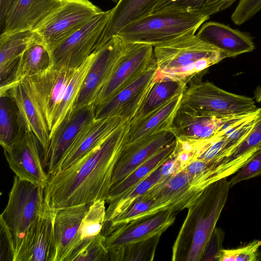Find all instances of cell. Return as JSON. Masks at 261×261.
I'll return each mask as SVG.
<instances>
[{
  "instance_id": "cell-1",
  "label": "cell",
  "mask_w": 261,
  "mask_h": 261,
  "mask_svg": "<svg viewBox=\"0 0 261 261\" xmlns=\"http://www.w3.org/2000/svg\"><path fill=\"white\" fill-rule=\"evenodd\" d=\"M130 122L129 119L124 120L97 149L49 176L44 188L45 202L58 210L106 201L114 170L128 144Z\"/></svg>"
},
{
  "instance_id": "cell-2",
  "label": "cell",
  "mask_w": 261,
  "mask_h": 261,
  "mask_svg": "<svg viewBox=\"0 0 261 261\" xmlns=\"http://www.w3.org/2000/svg\"><path fill=\"white\" fill-rule=\"evenodd\" d=\"M230 185L223 178L207 187L187 208L172 246V261H200L216 229Z\"/></svg>"
},
{
  "instance_id": "cell-3",
  "label": "cell",
  "mask_w": 261,
  "mask_h": 261,
  "mask_svg": "<svg viewBox=\"0 0 261 261\" xmlns=\"http://www.w3.org/2000/svg\"><path fill=\"white\" fill-rule=\"evenodd\" d=\"M156 78L168 77L188 83L191 79L226 58L195 33H189L153 47Z\"/></svg>"
},
{
  "instance_id": "cell-4",
  "label": "cell",
  "mask_w": 261,
  "mask_h": 261,
  "mask_svg": "<svg viewBox=\"0 0 261 261\" xmlns=\"http://www.w3.org/2000/svg\"><path fill=\"white\" fill-rule=\"evenodd\" d=\"M208 19L188 10L161 11L129 22L117 35L126 43H146L154 47L182 35L195 33Z\"/></svg>"
},
{
  "instance_id": "cell-5",
  "label": "cell",
  "mask_w": 261,
  "mask_h": 261,
  "mask_svg": "<svg viewBox=\"0 0 261 261\" xmlns=\"http://www.w3.org/2000/svg\"><path fill=\"white\" fill-rule=\"evenodd\" d=\"M103 11L89 0H62L33 30L51 51Z\"/></svg>"
},
{
  "instance_id": "cell-6",
  "label": "cell",
  "mask_w": 261,
  "mask_h": 261,
  "mask_svg": "<svg viewBox=\"0 0 261 261\" xmlns=\"http://www.w3.org/2000/svg\"><path fill=\"white\" fill-rule=\"evenodd\" d=\"M181 104L199 114L220 117L251 113L257 109L253 98L226 91L208 81L191 84L184 92Z\"/></svg>"
},
{
  "instance_id": "cell-7",
  "label": "cell",
  "mask_w": 261,
  "mask_h": 261,
  "mask_svg": "<svg viewBox=\"0 0 261 261\" xmlns=\"http://www.w3.org/2000/svg\"><path fill=\"white\" fill-rule=\"evenodd\" d=\"M44 188L15 175L8 203L0 216L10 230L15 249L44 202Z\"/></svg>"
},
{
  "instance_id": "cell-8",
  "label": "cell",
  "mask_w": 261,
  "mask_h": 261,
  "mask_svg": "<svg viewBox=\"0 0 261 261\" xmlns=\"http://www.w3.org/2000/svg\"><path fill=\"white\" fill-rule=\"evenodd\" d=\"M111 10L103 11L55 47L51 51L53 65L77 69L98 48Z\"/></svg>"
},
{
  "instance_id": "cell-9",
  "label": "cell",
  "mask_w": 261,
  "mask_h": 261,
  "mask_svg": "<svg viewBox=\"0 0 261 261\" xmlns=\"http://www.w3.org/2000/svg\"><path fill=\"white\" fill-rule=\"evenodd\" d=\"M56 213V210L44 201L38 216L15 247L14 261L57 260L54 234Z\"/></svg>"
},
{
  "instance_id": "cell-10",
  "label": "cell",
  "mask_w": 261,
  "mask_h": 261,
  "mask_svg": "<svg viewBox=\"0 0 261 261\" xmlns=\"http://www.w3.org/2000/svg\"><path fill=\"white\" fill-rule=\"evenodd\" d=\"M3 148L9 166L16 176L45 188L49 175L44 165V151L33 133L26 130L17 140Z\"/></svg>"
},
{
  "instance_id": "cell-11",
  "label": "cell",
  "mask_w": 261,
  "mask_h": 261,
  "mask_svg": "<svg viewBox=\"0 0 261 261\" xmlns=\"http://www.w3.org/2000/svg\"><path fill=\"white\" fill-rule=\"evenodd\" d=\"M153 46L142 43H127L109 80L95 98L96 108L130 84L154 62Z\"/></svg>"
},
{
  "instance_id": "cell-12",
  "label": "cell",
  "mask_w": 261,
  "mask_h": 261,
  "mask_svg": "<svg viewBox=\"0 0 261 261\" xmlns=\"http://www.w3.org/2000/svg\"><path fill=\"white\" fill-rule=\"evenodd\" d=\"M127 43L114 35L95 51L94 60L83 83L72 109L93 105L112 74Z\"/></svg>"
},
{
  "instance_id": "cell-13",
  "label": "cell",
  "mask_w": 261,
  "mask_h": 261,
  "mask_svg": "<svg viewBox=\"0 0 261 261\" xmlns=\"http://www.w3.org/2000/svg\"><path fill=\"white\" fill-rule=\"evenodd\" d=\"M77 69L59 68L52 65L42 72L27 77L50 133L65 90Z\"/></svg>"
},
{
  "instance_id": "cell-14",
  "label": "cell",
  "mask_w": 261,
  "mask_h": 261,
  "mask_svg": "<svg viewBox=\"0 0 261 261\" xmlns=\"http://www.w3.org/2000/svg\"><path fill=\"white\" fill-rule=\"evenodd\" d=\"M157 72L155 61L130 84L101 105L95 108V119L120 117L132 120L143 103Z\"/></svg>"
},
{
  "instance_id": "cell-15",
  "label": "cell",
  "mask_w": 261,
  "mask_h": 261,
  "mask_svg": "<svg viewBox=\"0 0 261 261\" xmlns=\"http://www.w3.org/2000/svg\"><path fill=\"white\" fill-rule=\"evenodd\" d=\"M93 105L71 110L58 126L50 138L46 170L49 176L59 171L61 165L77 134L95 119Z\"/></svg>"
},
{
  "instance_id": "cell-16",
  "label": "cell",
  "mask_w": 261,
  "mask_h": 261,
  "mask_svg": "<svg viewBox=\"0 0 261 261\" xmlns=\"http://www.w3.org/2000/svg\"><path fill=\"white\" fill-rule=\"evenodd\" d=\"M175 213L161 212L144 220L116 227H103L102 234L108 252L125 245L163 234L175 220Z\"/></svg>"
},
{
  "instance_id": "cell-17",
  "label": "cell",
  "mask_w": 261,
  "mask_h": 261,
  "mask_svg": "<svg viewBox=\"0 0 261 261\" xmlns=\"http://www.w3.org/2000/svg\"><path fill=\"white\" fill-rule=\"evenodd\" d=\"M14 99L27 130L33 133L39 141L46 161L50 142V130L42 112L34 96L27 77L12 83L5 92Z\"/></svg>"
},
{
  "instance_id": "cell-18",
  "label": "cell",
  "mask_w": 261,
  "mask_h": 261,
  "mask_svg": "<svg viewBox=\"0 0 261 261\" xmlns=\"http://www.w3.org/2000/svg\"><path fill=\"white\" fill-rule=\"evenodd\" d=\"M175 140L169 131L127 144L114 170L110 189Z\"/></svg>"
},
{
  "instance_id": "cell-19",
  "label": "cell",
  "mask_w": 261,
  "mask_h": 261,
  "mask_svg": "<svg viewBox=\"0 0 261 261\" xmlns=\"http://www.w3.org/2000/svg\"><path fill=\"white\" fill-rule=\"evenodd\" d=\"M124 120L120 117L113 116L94 119L85 125L77 134L59 171L69 167L99 147Z\"/></svg>"
},
{
  "instance_id": "cell-20",
  "label": "cell",
  "mask_w": 261,
  "mask_h": 261,
  "mask_svg": "<svg viewBox=\"0 0 261 261\" xmlns=\"http://www.w3.org/2000/svg\"><path fill=\"white\" fill-rule=\"evenodd\" d=\"M90 203L56 210L54 220L56 261H67L82 242L81 226Z\"/></svg>"
},
{
  "instance_id": "cell-21",
  "label": "cell",
  "mask_w": 261,
  "mask_h": 261,
  "mask_svg": "<svg viewBox=\"0 0 261 261\" xmlns=\"http://www.w3.org/2000/svg\"><path fill=\"white\" fill-rule=\"evenodd\" d=\"M231 117L201 115L187 106L181 104L174 119L171 132L175 139H209L215 136Z\"/></svg>"
},
{
  "instance_id": "cell-22",
  "label": "cell",
  "mask_w": 261,
  "mask_h": 261,
  "mask_svg": "<svg viewBox=\"0 0 261 261\" xmlns=\"http://www.w3.org/2000/svg\"><path fill=\"white\" fill-rule=\"evenodd\" d=\"M197 35L221 51L226 58L252 51L253 38L248 34L215 21L203 23Z\"/></svg>"
},
{
  "instance_id": "cell-23",
  "label": "cell",
  "mask_w": 261,
  "mask_h": 261,
  "mask_svg": "<svg viewBox=\"0 0 261 261\" xmlns=\"http://www.w3.org/2000/svg\"><path fill=\"white\" fill-rule=\"evenodd\" d=\"M62 0H15L8 10L1 34L33 30Z\"/></svg>"
},
{
  "instance_id": "cell-24",
  "label": "cell",
  "mask_w": 261,
  "mask_h": 261,
  "mask_svg": "<svg viewBox=\"0 0 261 261\" xmlns=\"http://www.w3.org/2000/svg\"><path fill=\"white\" fill-rule=\"evenodd\" d=\"M42 40L33 30L0 36V92H4L14 82L19 59L22 54Z\"/></svg>"
},
{
  "instance_id": "cell-25",
  "label": "cell",
  "mask_w": 261,
  "mask_h": 261,
  "mask_svg": "<svg viewBox=\"0 0 261 261\" xmlns=\"http://www.w3.org/2000/svg\"><path fill=\"white\" fill-rule=\"evenodd\" d=\"M184 92L146 115L133 119L129 128L128 144L162 132H171L174 119L181 104Z\"/></svg>"
},
{
  "instance_id": "cell-26",
  "label": "cell",
  "mask_w": 261,
  "mask_h": 261,
  "mask_svg": "<svg viewBox=\"0 0 261 261\" xmlns=\"http://www.w3.org/2000/svg\"><path fill=\"white\" fill-rule=\"evenodd\" d=\"M161 0H120L111 9L108 21L99 40L100 47L125 26L150 14Z\"/></svg>"
},
{
  "instance_id": "cell-27",
  "label": "cell",
  "mask_w": 261,
  "mask_h": 261,
  "mask_svg": "<svg viewBox=\"0 0 261 261\" xmlns=\"http://www.w3.org/2000/svg\"><path fill=\"white\" fill-rule=\"evenodd\" d=\"M176 145V140L175 139V140L161 149L118 184L111 188L106 201V202L109 203L113 199L133 188L164 164L172 156Z\"/></svg>"
},
{
  "instance_id": "cell-28",
  "label": "cell",
  "mask_w": 261,
  "mask_h": 261,
  "mask_svg": "<svg viewBox=\"0 0 261 261\" xmlns=\"http://www.w3.org/2000/svg\"><path fill=\"white\" fill-rule=\"evenodd\" d=\"M26 130L14 99L7 92L0 93V143L2 147L17 140Z\"/></svg>"
},
{
  "instance_id": "cell-29",
  "label": "cell",
  "mask_w": 261,
  "mask_h": 261,
  "mask_svg": "<svg viewBox=\"0 0 261 261\" xmlns=\"http://www.w3.org/2000/svg\"><path fill=\"white\" fill-rule=\"evenodd\" d=\"M52 65L50 51L41 40L29 47L20 56L13 83L42 72Z\"/></svg>"
},
{
  "instance_id": "cell-30",
  "label": "cell",
  "mask_w": 261,
  "mask_h": 261,
  "mask_svg": "<svg viewBox=\"0 0 261 261\" xmlns=\"http://www.w3.org/2000/svg\"><path fill=\"white\" fill-rule=\"evenodd\" d=\"M187 83L168 77H155V81L147 97L133 119L146 115L175 96L184 92L187 88Z\"/></svg>"
},
{
  "instance_id": "cell-31",
  "label": "cell",
  "mask_w": 261,
  "mask_h": 261,
  "mask_svg": "<svg viewBox=\"0 0 261 261\" xmlns=\"http://www.w3.org/2000/svg\"><path fill=\"white\" fill-rule=\"evenodd\" d=\"M162 165L133 188L109 202V206L106 210L105 223L112 222L124 213L137 199L145 194L160 179Z\"/></svg>"
},
{
  "instance_id": "cell-32",
  "label": "cell",
  "mask_w": 261,
  "mask_h": 261,
  "mask_svg": "<svg viewBox=\"0 0 261 261\" xmlns=\"http://www.w3.org/2000/svg\"><path fill=\"white\" fill-rule=\"evenodd\" d=\"M95 56V51L77 69L74 76L68 85L60 104L50 138L66 114L72 109L83 83L92 65Z\"/></svg>"
},
{
  "instance_id": "cell-33",
  "label": "cell",
  "mask_w": 261,
  "mask_h": 261,
  "mask_svg": "<svg viewBox=\"0 0 261 261\" xmlns=\"http://www.w3.org/2000/svg\"><path fill=\"white\" fill-rule=\"evenodd\" d=\"M162 234L132 243L108 252L110 261H152Z\"/></svg>"
},
{
  "instance_id": "cell-34",
  "label": "cell",
  "mask_w": 261,
  "mask_h": 261,
  "mask_svg": "<svg viewBox=\"0 0 261 261\" xmlns=\"http://www.w3.org/2000/svg\"><path fill=\"white\" fill-rule=\"evenodd\" d=\"M227 3V0H161L151 13L184 10L197 12L210 18L211 15L226 9Z\"/></svg>"
},
{
  "instance_id": "cell-35",
  "label": "cell",
  "mask_w": 261,
  "mask_h": 261,
  "mask_svg": "<svg viewBox=\"0 0 261 261\" xmlns=\"http://www.w3.org/2000/svg\"><path fill=\"white\" fill-rule=\"evenodd\" d=\"M106 202L105 200H98L90 203L81 226L82 241L102 233L106 221Z\"/></svg>"
},
{
  "instance_id": "cell-36",
  "label": "cell",
  "mask_w": 261,
  "mask_h": 261,
  "mask_svg": "<svg viewBox=\"0 0 261 261\" xmlns=\"http://www.w3.org/2000/svg\"><path fill=\"white\" fill-rule=\"evenodd\" d=\"M108 251L102 233L83 240L67 261H107Z\"/></svg>"
},
{
  "instance_id": "cell-37",
  "label": "cell",
  "mask_w": 261,
  "mask_h": 261,
  "mask_svg": "<svg viewBox=\"0 0 261 261\" xmlns=\"http://www.w3.org/2000/svg\"><path fill=\"white\" fill-rule=\"evenodd\" d=\"M261 241L254 240L246 245L235 249H221L217 255L219 261H256L260 259Z\"/></svg>"
},
{
  "instance_id": "cell-38",
  "label": "cell",
  "mask_w": 261,
  "mask_h": 261,
  "mask_svg": "<svg viewBox=\"0 0 261 261\" xmlns=\"http://www.w3.org/2000/svg\"><path fill=\"white\" fill-rule=\"evenodd\" d=\"M260 149H261V113L257 117L248 135L236 147L231 155L228 158H236L248 151Z\"/></svg>"
},
{
  "instance_id": "cell-39",
  "label": "cell",
  "mask_w": 261,
  "mask_h": 261,
  "mask_svg": "<svg viewBox=\"0 0 261 261\" xmlns=\"http://www.w3.org/2000/svg\"><path fill=\"white\" fill-rule=\"evenodd\" d=\"M261 174V149L240 169L229 180L230 187L239 182L256 177Z\"/></svg>"
},
{
  "instance_id": "cell-40",
  "label": "cell",
  "mask_w": 261,
  "mask_h": 261,
  "mask_svg": "<svg viewBox=\"0 0 261 261\" xmlns=\"http://www.w3.org/2000/svg\"><path fill=\"white\" fill-rule=\"evenodd\" d=\"M261 10V0H240L231 19L237 25L250 19Z\"/></svg>"
},
{
  "instance_id": "cell-41",
  "label": "cell",
  "mask_w": 261,
  "mask_h": 261,
  "mask_svg": "<svg viewBox=\"0 0 261 261\" xmlns=\"http://www.w3.org/2000/svg\"><path fill=\"white\" fill-rule=\"evenodd\" d=\"M1 261H14L15 249L12 235L4 222L0 219Z\"/></svg>"
},
{
  "instance_id": "cell-42",
  "label": "cell",
  "mask_w": 261,
  "mask_h": 261,
  "mask_svg": "<svg viewBox=\"0 0 261 261\" xmlns=\"http://www.w3.org/2000/svg\"><path fill=\"white\" fill-rule=\"evenodd\" d=\"M224 233L220 229H215L203 255V260H217V255L222 248Z\"/></svg>"
},
{
  "instance_id": "cell-43",
  "label": "cell",
  "mask_w": 261,
  "mask_h": 261,
  "mask_svg": "<svg viewBox=\"0 0 261 261\" xmlns=\"http://www.w3.org/2000/svg\"><path fill=\"white\" fill-rule=\"evenodd\" d=\"M175 162L173 152L172 156L162 165L161 179L175 174Z\"/></svg>"
},
{
  "instance_id": "cell-44",
  "label": "cell",
  "mask_w": 261,
  "mask_h": 261,
  "mask_svg": "<svg viewBox=\"0 0 261 261\" xmlns=\"http://www.w3.org/2000/svg\"><path fill=\"white\" fill-rule=\"evenodd\" d=\"M15 0H0V21L3 25L6 15Z\"/></svg>"
},
{
  "instance_id": "cell-45",
  "label": "cell",
  "mask_w": 261,
  "mask_h": 261,
  "mask_svg": "<svg viewBox=\"0 0 261 261\" xmlns=\"http://www.w3.org/2000/svg\"><path fill=\"white\" fill-rule=\"evenodd\" d=\"M254 98L255 100L261 103V86H258L254 91Z\"/></svg>"
},
{
  "instance_id": "cell-46",
  "label": "cell",
  "mask_w": 261,
  "mask_h": 261,
  "mask_svg": "<svg viewBox=\"0 0 261 261\" xmlns=\"http://www.w3.org/2000/svg\"><path fill=\"white\" fill-rule=\"evenodd\" d=\"M236 0H227V3L226 5V8L229 7L232 4H233Z\"/></svg>"
},
{
  "instance_id": "cell-47",
  "label": "cell",
  "mask_w": 261,
  "mask_h": 261,
  "mask_svg": "<svg viewBox=\"0 0 261 261\" xmlns=\"http://www.w3.org/2000/svg\"><path fill=\"white\" fill-rule=\"evenodd\" d=\"M110 1H111L117 4L120 0H110Z\"/></svg>"
}]
</instances>
